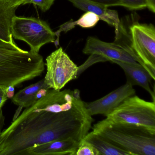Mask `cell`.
<instances>
[{
    "label": "cell",
    "mask_w": 155,
    "mask_h": 155,
    "mask_svg": "<svg viewBox=\"0 0 155 155\" xmlns=\"http://www.w3.org/2000/svg\"><path fill=\"white\" fill-rule=\"evenodd\" d=\"M94 121L85 102L77 100L71 109L56 112L31 105L0 134V155H23L32 146L57 140H82Z\"/></svg>",
    "instance_id": "obj_1"
},
{
    "label": "cell",
    "mask_w": 155,
    "mask_h": 155,
    "mask_svg": "<svg viewBox=\"0 0 155 155\" xmlns=\"http://www.w3.org/2000/svg\"><path fill=\"white\" fill-rule=\"evenodd\" d=\"M92 131L129 155H155V130L106 118L94 124Z\"/></svg>",
    "instance_id": "obj_2"
},
{
    "label": "cell",
    "mask_w": 155,
    "mask_h": 155,
    "mask_svg": "<svg viewBox=\"0 0 155 155\" xmlns=\"http://www.w3.org/2000/svg\"><path fill=\"white\" fill-rule=\"evenodd\" d=\"M43 57L24 50L17 44L0 43V86H20L41 76L45 70Z\"/></svg>",
    "instance_id": "obj_3"
},
{
    "label": "cell",
    "mask_w": 155,
    "mask_h": 155,
    "mask_svg": "<svg viewBox=\"0 0 155 155\" xmlns=\"http://www.w3.org/2000/svg\"><path fill=\"white\" fill-rule=\"evenodd\" d=\"M12 37L27 43L30 50L39 53L45 44L54 43L55 32L46 21L34 17H18L12 18L11 24Z\"/></svg>",
    "instance_id": "obj_4"
},
{
    "label": "cell",
    "mask_w": 155,
    "mask_h": 155,
    "mask_svg": "<svg viewBox=\"0 0 155 155\" xmlns=\"http://www.w3.org/2000/svg\"><path fill=\"white\" fill-rule=\"evenodd\" d=\"M128 37L133 57L155 80V26L135 22L130 27Z\"/></svg>",
    "instance_id": "obj_5"
},
{
    "label": "cell",
    "mask_w": 155,
    "mask_h": 155,
    "mask_svg": "<svg viewBox=\"0 0 155 155\" xmlns=\"http://www.w3.org/2000/svg\"><path fill=\"white\" fill-rule=\"evenodd\" d=\"M106 118L114 122L155 130V102L147 101L133 95L124 100Z\"/></svg>",
    "instance_id": "obj_6"
},
{
    "label": "cell",
    "mask_w": 155,
    "mask_h": 155,
    "mask_svg": "<svg viewBox=\"0 0 155 155\" xmlns=\"http://www.w3.org/2000/svg\"><path fill=\"white\" fill-rule=\"evenodd\" d=\"M46 61L44 81L51 89L61 90L68 82L78 78V67L62 48L52 52Z\"/></svg>",
    "instance_id": "obj_7"
},
{
    "label": "cell",
    "mask_w": 155,
    "mask_h": 155,
    "mask_svg": "<svg viewBox=\"0 0 155 155\" xmlns=\"http://www.w3.org/2000/svg\"><path fill=\"white\" fill-rule=\"evenodd\" d=\"M82 52L86 55L96 56L101 61H118L133 64L138 63L133 57L129 41L121 42L119 40H115L114 42L110 43L94 37H89Z\"/></svg>",
    "instance_id": "obj_8"
},
{
    "label": "cell",
    "mask_w": 155,
    "mask_h": 155,
    "mask_svg": "<svg viewBox=\"0 0 155 155\" xmlns=\"http://www.w3.org/2000/svg\"><path fill=\"white\" fill-rule=\"evenodd\" d=\"M133 86L126 82L103 97L90 102H85V106L91 116L101 114L107 117L128 97L135 95Z\"/></svg>",
    "instance_id": "obj_9"
},
{
    "label": "cell",
    "mask_w": 155,
    "mask_h": 155,
    "mask_svg": "<svg viewBox=\"0 0 155 155\" xmlns=\"http://www.w3.org/2000/svg\"><path fill=\"white\" fill-rule=\"evenodd\" d=\"M80 141L69 138L32 146L23 155H75Z\"/></svg>",
    "instance_id": "obj_10"
},
{
    "label": "cell",
    "mask_w": 155,
    "mask_h": 155,
    "mask_svg": "<svg viewBox=\"0 0 155 155\" xmlns=\"http://www.w3.org/2000/svg\"><path fill=\"white\" fill-rule=\"evenodd\" d=\"M75 7L81 10L93 12L99 17L100 19L113 26L115 28V40L126 31L121 24L116 11L109 9L103 5L92 3L86 0H69Z\"/></svg>",
    "instance_id": "obj_11"
},
{
    "label": "cell",
    "mask_w": 155,
    "mask_h": 155,
    "mask_svg": "<svg viewBox=\"0 0 155 155\" xmlns=\"http://www.w3.org/2000/svg\"><path fill=\"white\" fill-rule=\"evenodd\" d=\"M111 62L119 65L123 69L127 78V82L133 87L138 86L143 88L151 95L153 101H155V92L150 87L152 78L141 65L118 61H112Z\"/></svg>",
    "instance_id": "obj_12"
},
{
    "label": "cell",
    "mask_w": 155,
    "mask_h": 155,
    "mask_svg": "<svg viewBox=\"0 0 155 155\" xmlns=\"http://www.w3.org/2000/svg\"><path fill=\"white\" fill-rule=\"evenodd\" d=\"M50 89L43 79L19 91L12 98V102L19 107L27 108L44 96Z\"/></svg>",
    "instance_id": "obj_13"
},
{
    "label": "cell",
    "mask_w": 155,
    "mask_h": 155,
    "mask_svg": "<svg viewBox=\"0 0 155 155\" xmlns=\"http://www.w3.org/2000/svg\"><path fill=\"white\" fill-rule=\"evenodd\" d=\"M17 8L0 2V43L16 44L12 34L11 24Z\"/></svg>",
    "instance_id": "obj_14"
},
{
    "label": "cell",
    "mask_w": 155,
    "mask_h": 155,
    "mask_svg": "<svg viewBox=\"0 0 155 155\" xmlns=\"http://www.w3.org/2000/svg\"><path fill=\"white\" fill-rule=\"evenodd\" d=\"M84 139L96 148L100 155H129L125 150L116 147L92 131L89 132Z\"/></svg>",
    "instance_id": "obj_15"
},
{
    "label": "cell",
    "mask_w": 155,
    "mask_h": 155,
    "mask_svg": "<svg viewBox=\"0 0 155 155\" xmlns=\"http://www.w3.org/2000/svg\"><path fill=\"white\" fill-rule=\"evenodd\" d=\"M97 15L91 12H87L78 20L73 21L72 20L66 22L60 26L58 30L55 32L56 39L54 42L55 46L58 47L59 45V37L61 32L65 33L75 28L76 25H78L83 28H91L96 26L100 20Z\"/></svg>",
    "instance_id": "obj_16"
},
{
    "label": "cell",
    "mask_w": 155,
    "mask_h": 155,
    "mask_svg": "<svg viewBox=\"0 0 155 155\" xmlns=\"http://www.w3.org/2000/svg\"><path fill=\"white\" fill-rule=\"evenodd\" d=\"M75 155H100L96 148L87 140L83 139L80 141Z\"/></svg>",
    "instance_id": "obj_17"
},
{
    "label": "cell",
    "mask_w": 155,
    "mask_h": 155,
    "mask_svg": "<svg viewBox=\"0 0 155 155\" xmlns=\"http://www.w3.org/2000/svg\"><path fill=\"white\" fill-rule=\"evenodd\" d=\"M55 1V0H21L16 5V7L29 3L33 4L38 7L43 12H46L51 8Z\"/></svg>",
    "instance_id": "obj_18"
},
{
    "label": "cell",
    "mask_w": 155,
    "mask_h": 155,
    "mask_svg": "<svg viewBox=\"0 0 155 155\" xmlns=\"http://www.w3.org/2000/svg\"><path fill=\"white\" fill-rule=\"evenodd\" d=\"M121 6L130 10H140L147 7V0H121Z\"/></svg>",
    "instance_id": "obj_19"
},
{
    "label": "cell",
    "mask_w": 155,
    "mask_h": 155,
    "mask_svg": "<svg viewBox=\"0 0 155 155\" xmlns=\"http://www.w3.org/2000/svg\"><path fill=\"white\" fill-rule=\"evenodd\" d=\"M87 1L103 5L107 7L121 6V0H86Z\"/></svg>",
    "instance_id": "obj_20"
},
{
    "label": "cell",
    "mask_w": 155,
    "mask_h": 155,
    "mask_svg": "<svg viewBox=\"0 0 155 155\" xmlns=\"http://www.w3.org/2000/svg\"><path fill=\"white\" fill-rule=\"evenodd\" d=\"M6 87L0 86V108H2L8 100V98L5 91Z\"/></svg>",
    "instance_id": "obj_21"
},
{
    "label": "cell",
    "mask_w": 155,
    "mask_h": 155,
    "mask_svg": "<svg viewBox=\"0 0 155 155\" xmlns=\"http://www.w3.org/2000/svg\"><path fill=\"white\" fill-rule=\"evenodd\" d=\"M15 86H10L6 87L5 91L8 98L11 99L15 95Z\"/></svg>",
    "instance_id": "obj_22"
},
{
    "label": "cell",
    "mask_w": 155,
    "mask_h": 155,
    "mask_svg": "<svg viewBox=\"0 0 155 155\" xmlns=\"http://www.w3.org/2000/svg\"><path fill=\"white\" fill-rule=\"evenodd\" d=\"M147 8L153 13L155 12V0H147Z\"/></svg>",
    "instance_id": "obj_23"
},
{
    "label": "cell",
    "mask_w": 155,
    "mask_h": 155,
    "mask_svg": "<svg viewBox=\"0 0 155 155\" xmlns=\"http://www.w3.org/2000/svg\"><path fill=\"white\" fill-rule=\"evenodd\" d=\"M5 117L3 115L2 108H0V134L2 131V129L5 125Z\"/></svg>",
    "instance_id": "obj_24"
},
{
    "label": "cell",
    "mask_w": 155,
    "mask_h": 155,
    "mask_svg": "<svg viewBox=\"0 0 155 155\" xmlns=\"http://www.w3.org/2000/svg\"><path fill=\"white\" fill-rule=\"evenodd\" d=\"M21 1V0H0V2L6 3L13 7H16V5Z\"/></svg>",
    "instance_id": "obj_25"
},
{
    "label": "cell",
    "mask_w": 155,
    "mask_h": 155,
    "mask_svg": "<svg viewBox=\"0 0 155 155\" xmlns=\"http://www.w3.org/2000/svg\"><path fill=\"white\" fill-rule=\"evenodd\" d=\"M73 95L75 98L79 99L80 98V92L78 89H75L73 91Z\"/></svg>",
    "instance_id": "obj_26"
}]
</instances>
